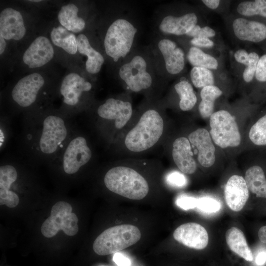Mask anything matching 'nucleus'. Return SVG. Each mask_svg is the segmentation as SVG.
<instances>
[{"mask_svg": "<svg viewBox=\"0 0 266 266\" xmlns=\"http://www.w3.org/2000/svg\"><path fill=\"white\" fill-rule=\"evenodd\" d=\"M92 89V84L75 72L67 74L63 78L60 87V93L64 102L70 106L76 105L82 94Z\"/></svg>", "mask_w": 266, "mask_h": 266, "instance_id": "16", "label": "nucleus"}, {"mask_svg": "<svg viewBox=\"0 0 266 266\" xmlns=\"http://www.w3.org/2000/svg\"><path fill=\"white\" fill-rule=\"evenodd\" d=\"M222 94V91L215 85L202 88L200 93L201 100L199 106V112L202 118L210 117L213 113L214 102Z\"/></svg>", "mask_w": 266, "mask_h": 266, "instance_id": "28", "label": "nucleus"}, {"mask_svg": "<svg viewBox=\"0 0 266 266\" xmlns=\"http://www.w3.org/2000/svg\"><path fill=\"white\" fill-rule=\"evenodd\" d=\"M140 238V231L135 226H115L101 233L95 240L93 248L98 255L105 256L119 252L135 244Z\"/></svg>", "mask_w": 266, "mask_h": 266, "instance_id": "6", "label": "nucleus"}, {"mask_svg": "<svg viewBox=\"0 0 266 266\" xmlns=\"http://www.w3.org/2000/svg\"><path fill=\"white\" fill-rule=\"evenodd\" d=\"M255 76L258 81L261 82L266 81V54L263 55L260 58Z\"/></svg>", "mask_w": 266, "mask_h": 266, "instance_id": "37", "label": "nucleus"}, {"mask_svg": "<svg viewBox=\"0 0 266 266\" xmlns=\"http://www.w3.org/2000/svg\"><path fill=\"white\" fill-rule=\"evenodd\" d=\"M156 49L168 73L175 75L183 70L185 66L184 52L174 41L166 38H160L157 42Z\"/></svg>", "mask_w": 266, "mask_h": 266, "instance_id": "12", "label": "nucleus"}, {"mask_svg": "<svg viewBox=\"0 0 266 266\" xmlns=\"http://www.w3.org/2000/svg\"><path fill=\"white\" fill-rule=\"evenodd\" d=\"M93 157V152L87 139L82 136L73 138L67 145L63 157L65 173L72 174L88 164Z\"/></svg>", "mask_w": 266, "mask_h": 266, "instance_id": "10", "label": "nucleus"}, {"mask_svg": "<svg viewBox=\"0 0 266 266\" xmlns=\"http://www.w3.org/2000/svg\"><path fill=\"white\" fill-rule=\"evenodd\" d=\"M197 202L198 199L187 196H181L176 200V205L185 210L196 207Z\"/></svg>", "mask_w": 266, "mask_h": 266, "instance_id": "36", "label": "nucleus"}, {"mask_svg": "<svg viewBox=\"0 0 266 266\" xmlns=\"http://www.w3.org/2000/svg\"><path fill=\"white\" fill-rule=\"evenodd\" d=\"M237 11L246 16L258 15L266 17V0L242 1L238 4Z\"/></svg>", "mask_w": 266, "mask_h": 266, "instance_id": "31", "label": "nucleus"}, {"mask_svg": "<svg viewBox=\"0 0 266 266\" xmlns=\"http://www.w3.org/2000/svg\"><path fill=\"white\" fill-rule=\"evenodd\" d=\"M171 156L174 164L182 172L192 174L196 171L197 164L188 137L180 136L174 139L172 144Z\"/></svg>", "mask_w": 266, "mask_h": 266, "instance_id": "19", "label": "nucleus"}, {"mask_svg": "<svg viewBox=\"0 0 266 266\" xmlns=\"http://www.w3.org/2000/svg\"><path fill=\"white\" fill-rule=\"evenodd\" d=\"M225 237L227 243L232 251L247 261L253 260L252 252L240 229L235 227L231 228L227 231Z\"/></svg>", "mask_w": 266, "mask_h": 266, "instance_id": "25", "label": "nucleus"}, {"mask_svg": "<svg viewBox=\"0 0 266 266\" xmlns=\"http://www.w3.org/2000/svg\"><path fill=\"white\" fill-rule=\"evenodd\" d=\"M78 52L87 57L85 68L90 74L99 73L104 62L102 55L92 46L87 36L83 33L77 36Z\"/></svg>", "mask_w": 266, "mask_h": 266, "instance_id": "23", "label": "nucleus"}, {"mask_svg": "<svg viewBox=\"0 0 266 266\" xmlns=\"http://www.w3.org/2000/svg\"><path fill=\"white\" fill-rule=\"evenodd\" d=\"M197 22L198 17L195 13H188L178 17L167 15L160 18L158 29L165 34L186 35Z\"/></svg>", "mask_w": 266, "mask_h": 266, "instance_id": "20", "label": "nucleus"}, {"mask_svg": "<svg viewBox=\"0 0 266 266\" xmlns=\"http://www.w3.org/2000/svg\"><path fill=\"white\" fill-rule=\"evenodd\" d=\"M188 138L192 146L198 150V161L203 167L212 166L215 161V148L207 130L199 128L189 133Z\"/></svg>", "mask_w": 266, "mask_h": 266, "instance_id": "17", "label": "nucleus"}, {"mask_svg": "<svg viewBox=\"0 0 266 266\" xmlns=\"http://www.w3.org/2000/svg\"><path fill=\"white\" fill-rule=\"evenodd\" d=\"M174 90L179 98V106L183 111L191 110L197 98L192 85L187 81L181 80L174 85Z\"/></svg>", "mask_w": 266, "mask_h": 266, "instance_id": "29", "label": "nucleus"}, {"mask_svg": "<svg viewBox=\"0 0 266 266\" xmlns=\"http://www.w3.org/2000/svg\"><path fill=\"white\" fill-rule=\"evenodd\" d=\"M255 263L257 266H264L266 263V250L259 251L255 258Z\"/></svg>", "mask_w": 266, "mask_h": 266, "instance_id": "43", "label": "nucleus"}, {"mask_svg": "<svg viewBox=\"0 0 266 266\" xmlns=\"http://www.w3.org/2000/svg\"><path fill=\"white\" fill-rule=\"evenodd\" d=\"M155 70L152 58L136 52L132 53L121 62L118 75L129 91L149 94L156 82Z\"/></svg>", "mask_w": 266, "mask_h": 266, "instance_id": "3", "label": "nucleus"}, {"mask_svg": "<svg viewBox=\"0 0 266 266\" xmlns=\"http://www.w3.org/2000/svg\"><path fill=\"white\" fill-rule=\"evenodd\" d=\"M167 181L171 185L178 187L184 186L187 183L185 176L178 171L170 173L167 176Z\"/></svg>", "mask_w": 266, "mask_h": 266, "instance_id": "38", "label": "nucleus"}, {"mask_svg": "<svg viewBox=\"0 0 266 266\" xmlns=\"http://www.w3.org/2000/svg\"><path fill=\"white\" fill-rule=\"evenodd\" d=\"M54 49L50 40L44 36L35 38L24 52L23 63L30 68L40 67L54 57Z\"/></svg>", "mask_w": 266, "mask_h": 266, "instance_id": "13", "label": "nucleus"}, {"mask_svg": "<svg viewBox=\"0 0 266 266\" xmlns=\"http://www.w3.org/2000/svg\"><path fill=\"white\" fill-rule=\"evenodd\" d=\"M226 202L236 212L240 211L249 198V190L243 177L233 175L227 181L224 189Z\"/></svg>", "mask_w": 266, "mask_h": 266, "instance_id": "18", "label": "nucleus"}, {"mask_svg": "<svg viewBox=\"0 0 266 266\" xmlns=\"http://www.w3.org/2000/svg\"><path fill=\"white\" fill-rule=\"evenodd\" d=\"M215 34V32L212 29L208 26H205L200 28L196 37L209 38V37L214 36Z\"/></svg>", "mask_w": 266, "mask_h": 266, "instance_id": "42", "label": "nucleus"}, {"mask_svg": "<svg viewBox=\"0 0 266 266\" xmlns=\"http://www.w3.org/2000/svg\"><path fill=\"white\" fill-rule=\"evenodd\" d=\"M134 111L127 95L106 99L97 108L98 118L104 125L114 143L131 121Z\"/></svg>", "mask_w": 266, "mask_h": 266, "instance_id": "5", "label": "nucleus"}, {"mask_svg": "<svg viewBox=\"0 0 266 266\" xmlns=\"http://www.w3.org/2000/svg\"><path fill=\"white\" fill-rule=\"evenodd\" d=\"M234 58L239 63L246 65L249 63V54L244 49L238 50L234 53Z\"/></svg>", "mask_w": 266, "mask_h": 266, "instance_id": "40", "label": "nucleus"}, {"mask_svg": "<svg viewBox=\"0 0 266 266\" xmlns=\"http://www.w3.org/2000/svg\"><path fill=\"white\" fill-rule=\"evenodd\" d=\"M6 46V40L0 36V54L1 55L4 52Z\"/></svg>", "mask_w": 266, "mask_h": 266, "instance_id": "46", "label": "nucleus"}, {"mask_svg": "<svg viewBox=\"0 0 266 266\" xmlns=\"http://www.w3.org/2000/svg\"><path fill=\"white\" fill-rule=\"evenodd\" d=\"M72 210L71 205L66 201L56 202L52 207L50 216L41 225L43 235L50 238L60 230L68 236L75 235L78 231V219Z\"/></svg>", "mask_w": 266, "mask_h": 266, "instance_id": "7", "label": "nucleus"}, {"mask_svg": "<svg viewBox=\"0 0 266 266\" xmlns=\"http://www.w3.org/2000/svg\"><path fill=\"white\" fill-rule=\"evenodd\" d=\"M210 134L214 142L222 148L237 147L241 135L234 117L228 111L221 110L210 117Z\"/></svg>", "mask_w": 266, "mask_h": 266, "instance_id": "8", "label": "nucleus"}, {"mask_svg": "<svg viewBox=\"0 0 266 266\" xmlns=\"http://www.w3.org/2000/svg\"><path fill=\"white\" fill-rule=\"evenodd\" d=\"M67 134L64 120L58 116L51 115L43 120L39 140V148L44 154L55 153L65 141Z\"/></svg>", "mask_w": 266, "mask_h": 266, "instance_id": "9", "label": "nucleus"}, {"mask_svg": "<svg viewBox=\"0 0 266 266\" xmlns=\"http://www.w3.org/2000/svg\"><path fill=\"white\" fill-rule=\"evenodd\" d=\"M249 137L251 141L257 145H266V114L252 126Z\"/></svg>", "mask_w": 266, "mask_h": 266, "instance_id": "33", "label": "nucleus"}, {"mask_svg": "<svg viewBox=\"0 0 266 266\" xmlns=\"http://www.w3.org/2000/svg\"><path fill=\"white\" fill-rule=\"evenodd\" d=\"M113 259L117 266H131V261L128 258L119 252L114 253Z\"/></svg>", "mask_w": 266, "mask_h": 266, "instance_id": "41", "label": "nucleus"}, {"mask_svg": "<svg viewBox=\"0 0 266 266\" xmlns=\"http://www.w3.org/2000/svg\"><path fill=\"white\" fill-rule=\"evenodd\" d=\"M45 84V80L40 74L35 72L20 79L11 92L13 100L19 106L27 107L33 103L37 95Z\"/></svg>", "mask_w": 266, "mask_h": 266, "instance_id": "11", "label": "nucleus"}, {"mask_svg": "<svg viewBox=\"0 0 266 266\" xmlns=\"http://www.w3.org/2000/svg\"><path fill=\"white\" fill-rule=\"evenodd\" d=\"M137 28L125 16L115 18L107 28L103 37L106 54L114 62L124 60L131 54Z\"/></svg>", "mask_w": 266, "mask_h": 266, "instance_id": "4", "label": "nucleus"}, {"mask_svg": "<svg viewBox=\"0 0 266 266\" xmlns=\"http://www.w3.org/2000/svg\"><path fill=\"white\" fill-rule=\"evenodd\" d=\"M191 81L196 88L214 85V76L211 71L202 67L194 66L190 72Z\"/></svg>", "mask_w": 266, "mask_h": 266, "instance_id": "32", "label": "nucleus"}, {"mask_svg": "<svg viewBox=\"0 0 266 266\" xmlns=\"http://www.w3.org/2000/svg\"><path fill=\"white\" fill-rule=\"evenodd\" d=\"M196 207L200 212L209 214L218 212L221 208V203L215 199L204 197L198 199Z\"/></svg>", "mask_w": 266, "mask_h": 266, "instance_id": "34", "label": "nucleus"}, {"mask_svg": "<svg viewBox=\"0 0 266 266\" xmlns=\"http://www.w3.org/2000/svg\"><path fill=\"white\" fill-rule=\"evenodd\" d=\"M79 9L73 3H68L62 6L58 14V20L61 24L73 33L82 32L86 27L85 21L78 15Z\"/></svg>", "mask_w": 266, "mask_h": 266, "instance_id": "24", "label": "nucleus"}, {"mask_svg": "<svg viewBox=\"0 0 266 266\" xmlns=\"http://www.w3.org/2000/svg\"><path fill=\"white\" fill-rule=\"evenodd\" d=\"M203 3L210 9H216L220 3L219 0H203Z\"/></svg>", "mask_w": 266, "mask_h": 266, "instance_id": "44", "label": "nucleus"}, {"mask_svg": "<svg viewBox=\"0 0 266 266\" xmlns=\"http://www.w3.org/2000/svg\"><path fill=\"white\" fill-rule=\"evenodd\" d=\"M175 240L190 248L201 250L208 242V235L206 229L201 225L190 222L180 225L174 231Z\"/></svg>", "mask_w": 266, "mask_h": 266, "instance_id": "14", "label": "nucleus"}, {"mask_svg": "<svg viewBox=\"0 0 266 266\" xmlns=\"http://www.w3.org/2000/svg\"><path fill=\"white\" fill-rule=\"evenodd\" d=\"M52 43L63 49L70 55H74L78 51L77 37L72 32L62 26L52 28L50 32Z\"/></svg>", "mask_w": 266, "mask_h": 266, "instance_id": "26", "label": "nucleus"}, {"mask_svg": "<svg viewBox=\"0 0 266 266\" xmlns=\"http://www.w3.org/2000/svg\"><path fill=\"white\" fill-rule=\"evenodd\" d=\"M245 180L248 190L257 197L266 198V179L263 169L254 166L246 171Z\"/></svg>", "mask_w": 266, "mask_h": 266, "instance_id": "27", "label": "nucleus"}, {"mask_svg": "<svg viewBox=\"0 0 266 266\" xmlns=\"http://www.w3.org/2000/svg\"><path fill=\"white\" fill-rule=\"evenodd\" d=\"M30 1L31 2H38L42 1L41 0H30Z\"/></svg>", "mask_w": 266, "mask_h": 266, "instance_id": "47", "label": "nucleus"}, {"mask_svg": "<svg viewBox=\"0 0 266 266\" xmlns=\"http://www.w3.org/2000/svg\"><path fill=\"white\" fill-rule=\"evenodd\" d=\"M26 28L21 12L11 7L3 9L0 13V36L5 40L16 41L25 36Z\"/></svg>", "mask_w": 266, "mask_h": 266, "instance_id": "15", "label": "nucleus"}, {"mask_svg": "<svg viewBox=\"0 0 266 266\" xmlns=\"http://www.w3.org/2000/svg\"><path fill=\"white\" fill-rule=\"evenodd\" d=\"M260 57L255 52L249 54V63L243 73V78L246 82H251L255 75Z\"/></svg>", "mask_w": 266, "mask_h": 266, "instance_id": "35", "label": "nucleus"}, {"mask_svg": "<svg viewBox=\"0 0 266 266\" xmlns=\"http://www.w3.org/2000/svg\"><path fill=\"white\" fill-rule=\"evenodd\" d=\"M187 58L194 67H202L209 69H216L218 67V62L215 58L196 46H192L189 49Z\"/></svg>", "mask_w": 266, "mask_h": 266, "instance_id": "30", "label": "nucleus"}, {"mask_svg": "<svg viewBox=\"0 0 266 266\" xmlns=\"http://www.w3.org/2000/svg\"><path fill=\"white\" fill-rule=\"evenodd\" d=\"M233 27L240 40L259 42L266 38V26L262 23L239 18L234 20Z\"/></svg>", "mask_w": 266, "mask_h": 266, "instance_id": "22", "label": "nucleus"}, {"mask_svg": "<svg viewBox=\"0 0 266 266\" xmlns=\"http://www.w3.org/2000/svg\"><path fill=\"white\" fill-rule=\"evenodd\" d=\"M120 161L119 164L109 168L105 174V187L110 191L131 200L143 199L149 191L148 181L130 165L129 158H124Z\"/></svg>", "mask_w": 266, "mask_h": 266, "instance_id": "2", "label": "nucleus"}, {"mask_svg": "<svg viewBox=\"0 0 266 266\" xmlns=\"http://www.w3.org/2000/svg\"><path fill=\"white\" fill-rule=\"evenodd\" d=\"M18 174L12 165H2L0 167V204L10 208L16 207L19 203L18 195L10 190L11 185L16 180Z\"/></svg>", "mask_w": 266, "mask_h": 266, "instance_id": "21", "label": "nucleus"}, {"mask_svg": "<svg viewBox=\"0 0 266 266\" xmlns=\"http://www.w3.org/2000/svg\"><path fill=\"white\" fill-rule=\"evenodd\" d=\"M190 42L194 46L196 47L209 48L212 47L214 45L213 42L209 38L204 37L193 38Z\"/></svg>", "mask_w": 266, "mask_h": 266, "instance_id": "39", "label": "nucleus"}, {"mask_svg": "<svg viewBox=\"0 0 266 266\" xmlns=\"http://www.w3.org/2000/svg\"><path fill=\"white\" fill-rule=\"evenodd\" d=\"M258 237L262 243L266 244V226L260 228L258 232Z\"/></svg>", "mask_w": 266, "mask_h": 266, "instance_id": "45", "label": "nucleus"}, {"mask_svg": "<svg viewBox=\"0 0 266 266\" xmlns=\"http://www.w3.org/2000/svg\"><path fill=\"white\" fill-rule=\"evenodd\" d=\"M165 131L161 104L150 100L134 112L131 121L113 143L121 157L136 158L161 144Z\"/></svg>", "mask_w": 266, "mask_h": 266, "instance_id": "1", "label": "nucleus"}]
</instances>
